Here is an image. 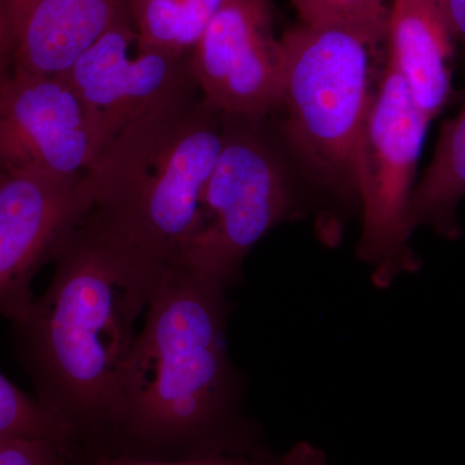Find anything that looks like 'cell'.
Returning a JSON list of instances; mask_svg holds the SVG:
<instances>
[{"label":"cell","instance_id":"1","mask_svg":"<svg viewBox=\"0 0 465 465\" xmlns=\"http://www.w3.org/2000/svg\"><path fill=\"white\" fill-rule=\"evenodd\" d=\"M225 290L188 266H167L122 371L106 454L170 461L269 457L242 411L226 348Z\"/></svg>","mask_w":465,"mask_h":465},{"label":"cell","instance_id":"2","mask_svg":"<svg viewBox=\"0 0 465 465\" xmlns=\"http://www.w3.org/2000/svg\"><path fill=\"white\" fill-rule=\"evenodd\" d=\"M52 260L50 284L14 323L18 354L34 397L65 425L78 454L108 452L122 371L166 268L78 225Z\"/></svg>","mask_w":465,"mask_h":465},{"label":"cell","instance_id":"3","mask_svg":"<svg viewBox=\"0 0 465 465\" xmlns=\"http://www.w3.org/2000/svg\"><path fill=\"white\" fill-rule=\"evenodd\" d=\"M224 116L200 90L124 128L84 173L90 207L78 226L115 249L177 265L200 219Z\"/></svg>","mask_w":465,"mask_h":465},{"label":"cell","instance_id":"4","mask_svg":"<svg viewBox=\"0 0 465 465\" xmlns=\"http://www.w3.org/2000/svg\"><path fill=\"white\" fill-rule=\"evenodd\" d=\"M286 148L318 188L360 200L361 159L381 43L345 26L298 24L280 38Z\"/></svg>","mask_w":465,"mask_h":465},{"label":"cell","instance_id":"5","mask_svg":"<svg viewBox=\"0 0 465 465\" xmlns=\"http://www.w3.org/2000/svg\"><path fill=\"white\" fill-rule=\"evenodd\" d=\"M265 121L224 116L222 148L200 219L177 264L225 289L240 280L253 246L298 208L289 164Z\"/></svg>","mask_w":465,"mask_h":465},{"label":"cell","instance_id":"6","mask_svg":"<svg viewBox=\"0 0 465 465\" xmlns=\"http://www.w3.org/2000/svg\"><path fill=\"white\" fill-rule=\"evenodd\" d=\"M428 124L387 61L367 113L360 176L363 226L358 252L376 266L379 286L416 268L406 215Z\"/></svg>","mask_w":465,"mask_h":465},{"label":"cell","instance_id":"7","mask_svg":"<svg viewBox=\"0 0 465 465\" xmlns=\"http://www.w3.org/2000/svg\"><path fill=\"white\" fill-rule=\"evenodd\" d=\"M131 18H124L79 56L65 78L84 104L97 157L127 125L162 104L200 90L191 54L139 50ZM96 157V158H97Z\"/></svg>","mask_w":465,"mask_h":465},{"label":"cell","instance_id":"8","mask_svg":"<svg viewBox=\"0 0 465 465\" xmlns=\"http://www.w3.org/2000/svg\"><path fill=\"white\" fill-rule=\"evenodd\" d=\"M191 60L202 97L220 114L266 119L278 109L282 48L269 0H225Z\"/></svg>","mask_w":465,"mask_h":465},{"label":"cell","instance_id":"9","mask_svg":"<svg viewBox=\"0 0 465 465\" xmlns=\"http://www.w3.org/2000/svg\"><path fill=\"white\" fill-rule=\"evenodd\" d=\"M90 207L84 173L17 170L0 174V314L21 320L34 299V275L54 259Z\"/></svg>","mask_w":465,"mask_h":465},{"label":"cell","instance_id":"10","mask_svg":"<svg viewBox=\"0 0 465 465\" xmlns=\"http://www.w3.org/2000/svg\"><path fill=\"white\" fill-rule=\"evenodd\" d=\"M96 157L90 119L65 75L15 70L0 81V174L81 176Z\"/></svg>","mask_w":465,"mask_h":465},{"label":"cell","instance_id":"11","mask_svg":"<svg viewBox=\"0 0 465 465\" xmlns=\"http://www.w3.org/2000/svg\"><path fill=\"white\" fill-rule=\"evenodd\" d=\"M387 61L428 124L451 96L455 42L440 0H394L388 20Z\"/></svg>","mask_w":465,"mask_h":465},{"label":"cell","instance_id":"12","mask_svg":"<svg viewBox=\"0 0 465 465\" xmlns=\"http://www.w3.org/2000/svg\"><path fill=\"white\" fill-rule=\"evenodd\" d=\"M128 17V0H36L15 42V70L65 74L94 42Z\"/></svg>","mask_w":465,"mask_h":465},{"label":"cell","instance_id":"13","mask_svg":"<svg viewBox=\"0 0 465 465\" xmlns=\"http://www.w3.org/2000/svg\"><path fill=\"white\" fill-rule=\"evenodd\" d=\"M465 198V104L443 124L432 161L416 183L406 225L410 235L419 226H430L448 240L460 237L458 207Z\"/></svg>","mask_w":465,"mask_h":465},{"label":"cell","instance_id":"14","mask_svg":"<svg viewBox=\"0 0 465 465\" xmlns=\"http://www.w3.org/2000/svg\"><path fill=\"white\" fill-rule=\"evenodd\" d=\"M225 0H128L139 50L189 54Z\"/></svg>","mask_w":465,"mask_h":465},{"label":"cell","instance_id":"15","mask_svg":"<svg viewBox=\"0 0 465 465\" xmlns=\"http://www.w3.org/2000/svg\"><path fill=\"white\" fill-rule=\"evenodd\" d=\"M47 440L78 454L75 440L65 425L0 372V440Z\"/></svg>","mask_w":465,"mask_h":465},{"label":"cell","instance_id":"16","mask_svg":"<svg viewBox=\"0 0 465 465\" xmlns=\"http://www.w3.org/2000/svg\"><path fill=\"white\" fill-rule=\"evenodd\" d=\"M299 24L312 26H345L385 41L391 7L387 0H291Z\"/></svg>","mask_w":465,"mask_h":465},{"label":"cell","instance_id":"17","mask_svg":"<svg viewBox=\"0 0 465 465\" xmlns=\"http://www.w3.org/2000/svg\"><path fill=\"white\" fill-rule=\"evenodd\" d=\"M74 465H327V458L320 449L302 442L281 457H219L170 461L99 452L76 455Z\"/></svg>","mask_w":465,"mask_h":465},{"label":"cell","instance_id":"18","mask_svg":"<svg viewBox=\"0 0 465 465\" xmlns=\"http://www.w3.org/2000/svg\"><path fill=\"white\" fill-rule=\"evenodd\" d=\"M74 455L47 440H0V465H74Z\"/></svg>","mask_w":465,"mask_h":465},{"label":"cell","instance_id":"19","mask_svg":"<svg viewBox=\"0 0 465 465\" xmlns=\"http://www.w3.org/2000/svg\"><path fill=\"white\" fill-rule=\"evenodd\" d=\"M455 42L460 45L465 65V0H440Z\"/></svg>","mask_w":465,"mask_h":465},{"label":"cell","instance_id":"20","mask_svg":"<svg viewBox=\"0 0 465 465\" xmlns=\"http://www.w3.org/2000/svg\"><path fill=\"white\" fill-rule=\"evenodd\" d=\"M36 0H7V16L9 24V32H11L12 51H14L15 42H16L18 34L21 32L26 17L35 5Z\"/></svg>","mask_w":465,"mask_h":465},{"label":"cell","instance_id":"21","mask_svg":"<svg viewBox=\"0 0 465 465\" xmlns=\"http://www.w3.org/2000/svg\"><path fill=\"white\" fill-rule=\"evenodd\" d=\"M11 52L12 39L7 16V0H0V81L5 78L3 72Z\"/></svg>","mask_w":465,"mask_h":465},{"label":"cell","instance_id":"22","mask_svg":"<svg viewBox=\"0 0 465 465\" xmlns=\"http://www.w3.org/2000/svg\"><path fill=\"white\" fill-rule=\"evenodd\" d=\"M393 2H394V0H393Z\"/></svg>","mask_w":465,"mask_h":465}]
</instances>
